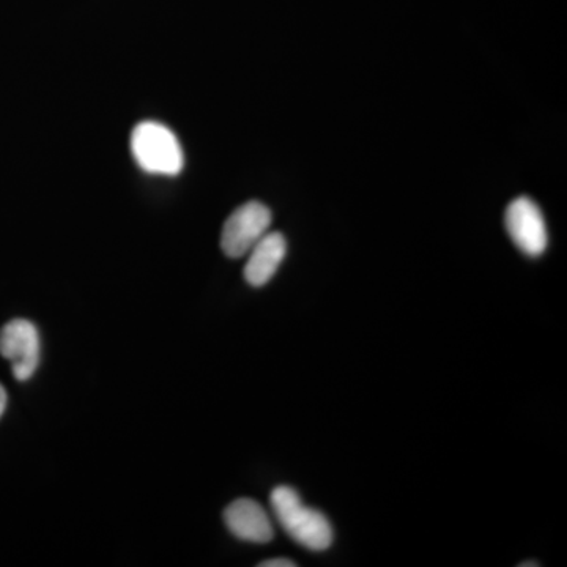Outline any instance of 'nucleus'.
I'll list each match as a JSON object with an SVG mask.
<instances>
[{"label": "nucleus", "mask_w": 567, "mask_h": 567, "mask_svg": "<svg viewBox=\"0 0 567 567\" xmlns=\"http://www.w3.org/2000/svg\"><path fill=\"white\" fill-rule=\"evenodd\" d=\"M260 567H295L297 563L292 561V559L287 558H275L267 559V561L260 563Z\"/></svg>", "instance_id": "obj_8"}, {"label": "nucleus", "mask_w": 567, "mask_h": 567, "mask_svg": "<svg viewBox=\"0 0 567 567\" xmlns=\"http://www.w3.org/2000/svg\"><path fill=\"white\" fill-rule=\"evenodd\" d=\"M287 254L286 237L281 233H267L246 254L245 279L249 286L262 287L274 279Z\"/></svg>", "instance_id": "obj_7"}, {"label": "nucleus", "mask_w": 567, "mask_h": 567, "mask_svg": "<svg viewBox=\"0 0 567 567\" xmlns=\"http://www.w3.org/2000/svg\"><path fill=\"white\" fill-rule=\"evenodd\" d=\"M226 527L238 539L252 544L274 540L275 529L270 516L259 503L251 498L235 499L224 511Z\"/></svg>", "instance_id": "obj_6"}, {"label": "nucleus", "mask_w": 567, "mask_h": 567, "mask_svg": "<svg viewBox=\"0 0 567 567\" xmlns=\"http://www.w3.org/2000/svg\"><path fill=\"white\" fill-rule=\"evenodd\" d=\"M522 567H527V566H539L537 565V563H524V565H520Z\"/></svg>", "instance_id": "obj_10"}, {"label": "nucleus", "mask_w": 567, "mask_h": 567, "mask_svg": "<svg viewBox=\"0 0 567 567\" xmlns=\"http://www.w3.org/2000/svg\"><path fill=\"white\" fill-rule=\"evenodd\" d=\"M507 235L525 256L539 257L546 252L548 234L543 212L529 197H517L505 213Z\"/></svg>", "instance_id": "obj_5"}, {"label": "nucleus", "mask_w": 567, "mask_h": 567, "mask_svg": "<svg viewBox=\"0 0 567 567\" xmlns=\"http://www.w3.org/2000/svg\"><path fill=\"white\" fill-rule=\"evenodd\" d=\"M271 509L284 532L308 550L322 551L333 544L330 520L315 507L306 506L295 488L276 487L270 495Z\"/></svg>", "instance_id": "obj_1"}, {"label": "nucleus", "mask_w": 567, "mask_h": 567, "mask_svg": "<svg viewBox=\"0 0 567 567\" xmlns=\"http://www.w3.org/2000/svg\"><path fill=\"white\" fill-rule=\"evenodd\" d=\"M133 158L144 173L175 177L185 166L181 141L173 130L158 122H141L132 133Z\"/></svg>", "instance_id": "obj_2"}, {"label": "nucleus", "mask_w": 567, "mask_h": 567, "mask_svg": "<svg viewBox=\"0 0 567 567\" xmlns=\"http://www.w3.org/2000/svg\"><path fill=\"white\" fill-rule=\"evenodd\" d=\"M270 208L262 203L251 200L240 205L224 223L221 249L230 259H241L251 251L252 246L270 233Z\"/></svg>", "instance_id": "obj_3"}, {"label": "nucleus", "mask_w": 567, "mask_h": 567, "mask_svg": "<svg viewBox=\"0 0 567 567\" xmlns=\"http://www.w3.org/2000/svg\"><path fill=\"white\" fill-rule=\"evenodd\" d=\"M7 406V391L6 388L0 385V417H2L3 412H6Z\"/></svg>", "instance_id": "obj_9"}, {"label": "nucleus", "mask_w": 567, "mask_h": 567, "mask_svg": "<svg viewBox=\"0 0 567 567\" xmlns=\"http://www.w3.org/2000/svg\"><path fill=\"white\" fill-rule=\"evenodd\" d=\"M0 354L11 363L14 379L28 382L40 364V334L29 320H11L0 330Z\"/></svg>", "instance_id": "obj_4"}]
</instances>
